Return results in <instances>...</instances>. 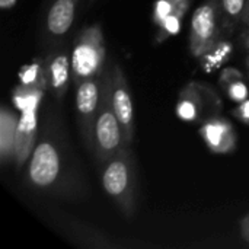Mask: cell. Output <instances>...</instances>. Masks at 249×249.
<instances>
[{
  "label": "cell",
  "instance_id": "obj_1",
  "mask_svg": "<svg viewBox=\"0 0 249 249\" xmlns=\"http://www.w3.org/2000/svg\"><path fill=\"white\" fill-rule=\"evenodd\" d=\"M101 182L105 194L125 217L136 210V169L130 147H124L102 163Z\"/></svg>",
  "mask_w": 249,
  "mask_h": 249
},
{
  "label": "cell",
  "instance_id": "obj_2",
  "mask_svg": "<svg viewBox=\"0 0 249 249\" xmlns=\"http://www.w3.org/2000/svg\"><path fill=\"white\" fill-rule=\"evenodd\" d=\"M107 45L98 23L85 26L76 36L71 48V80L74 86L88 79L104 74Z\"/></svg>",
  "mask_w": 249,
  "mask_h": 249
},
{
  "label": "cell",
  "instance_id": "obj_3",
  "mask_svg": "<svg viewBox=\"0 0 249 249\" xmlns=\"http://www.w3.org/2000/svg\"><path fill=\"white\" fill-rule=\"evenodd\" d=\"M124 147H130L125 143L121 124L115 115L111 101V71H105L102 101L98 111L93 130V149L101 163L111 159Z\"/></svg>",
  "mask_w": 249,
  "mask_h": 249
},
{
  "label": "cell",
  "instance_id": "obj_4",
  "mask_svg": "<svg viewBox=\"0 0 249 249\" xmlns=\"http://www.w3.org/2000/svg\"><path fill=\"white\" fill-rule=\"evenodd\" d=\"M63 174L64 162L58 146L47 137L42 139L28 160L26 177L29 184L39 191H51L58 188Z\"/></svg>",
  "mask_w": 249,
  "mask_h": 249
},
{
  "label": "cell",
  "instance_id": "obj_5",
  "mask_svg": "<svg viewBox=\"0 0 249 249\" xmlns=\"http://www.w3.org/2000/svg\"><path fill=\"white\" fill-rule=\"evenodd\" d=\"M217 0H207L196 9L191 18L190 51L194 57H204L217 44Z\"/></svg>",
  "mask_w": 249,
  "mask_h": 249
},
{
  "label": "cell",
  "instance_id": "obj_6",
  "mask_svg": "<svg viewBox=\"0 0 249 249\" xmlns=\"http://www.w3.org/2000/svg\"><path fill=\"white\" fill-rule=\"evenodd\" d=\"M104 74L88 79L76 86V112L82 134L89 146H93V130L102 101Z\"/></svg>",
  "mask_w": 249,
  "mask_h": 249
},
{
  "label": "cell",
  "instance_id": "obj_7",
  "mask_svg": "<svg viewBox=\"0 0 249 249\" xmlns=\"http://www.w3.org/2000/svg\"><path fill=\"white\" fill-rule=\"evenodd\" d=\"M111 101L115 115L121 124L125 143L130 146L134 139V107L128 82L123 69L117 63L111 69Z\"/></svg>",
  "mask_w": 249,
  "mask_h": 249
},
{
  "label": "cell",
  "instance_id": "obj_8",
  "mask_svg": "<svg viewBox=\"0 0 249 249\" xmlns=\"http://www.w3.org/2000/svg\"><path fill=\"white\" fill-rule=\"evenodd\" d=\"M36 127L38 117L36 109H28L20 114L16 140H15V158L13 163L18 169H20L25 163H28L36 143Z\"/></svg>",
  "mask_w": 249,
  "mask_h": 249
},
{
  "label": "cell",
  "instance_id": "obj_9",
  "mask_svg": "<svg viewBox=\"0 0 249 249\" xmlns=\"http://www.w3.org/2000/svg\"><path fill=\"white\" fill-rule=\"evenodd\" d=\"M200 134L206 142L207 147L213 153L225 155L231 153L236 147V134L232 124L225 118H210L201 128Z\"/></svg>",
  "mask_w": 249,
  "mask_h": 249
},
{
  "label": "cell",
  "instance_id": "obj_10",
  "mask_svg": "<svg viewBox=\"0 0 249 249\" xmlns=\"http://www.w3.org/2000/svg\"><path fill=\"white\" fill-rule=\"evenodd\" d=\"M48 89L57 99H63L71 79V55L66 51L53 53L45 60Z\"/></svg>",
  "mask_w": 249,
  "mask_h": 249
},
{
  "label": "cell",
  "instance_id": "obj_11",
  "mask_svg": "<svg viewBox=\"0 0 249 249\" xmlns=\"http://www.w3.org/2000/svg\"><path fill=\"white\" fill-rule=\"evenodd\" d=\"M77 0H55L45 19L47 31L51 36H63L71 28L76 18Z\"/></svg>",
  "mask_w": 249,
  "mask_h": 249
},
{
  "label": "cell",
  "instance_id": "obj_12",
  "mask_svg": "<svg viewBox=\"0 0 249 249\" xmlns=\"http://www.w3.org/2000/svg\"><path fill=\"white\" fill-rule=\"evenodd\" d=\"M20 115L7 107L0 109V160L1 165L13 162L15 158V140Z\"/></svg>",
  "mask_w": 249,
  "mask_h": 249
},
{
  "label": "cell",
  "instance_id": "obj_13",
  "mask_svg": "<svg viewBox=\"0 0 249 249\" xmlns=\"http://www.w3.org/2000/svg\"><path fill=\"white\" fill-rule=\"evenodd\" d=\"M200 112H201V96L198 90L193 85H190L179 95L177 114L181 120L191 123L200 117Z\"/></svg>",
  "mask_w": 249,
  "mask_h": 249
},
{
  "label": "cell",
  "instance_id": "obj_14",
  "mask_svg": "<svg viewBox=\"0 0 249 249\" xmlns=\"http://www.w3.org/2000/svg\"><path fill=\"white\" fill-rule=\"evenodd\" d=\"M190 3L191 0H156L152 13L153 23L159 28L169 16H178L184 19Z\"/></svg>",
  "mask_w": 249,
  "mask_h": 249
},
{
  "label": "cell",
  "instance_id": "obj_15",
  "mask_svg": "<svg viewBox=\"0 0 249 249\" xmlns=\"http://www.w3.org/2000/svg\"><path fill=\"white\" fill-rule=\"evenodd\" d=\"M44 90L45 89L34 86V85L19 83V86L15 88L13 95H12L15 108L19 109L20 112L28 111V109H38V105H39Z\"/></svg>",
  "mask_w": 249,
  "mask_h": 249
},
{
  "label": "cell",
  "instance_id": "obj_16",
  "mask_svg": "<svg viewBox=\"0 0 249 249\" xmlns=\"http://www.w3.org/2000/svg\"><path fill=\"white\" fill-rule=\"evenodd\" d=\"M19 80L23 85H34L42 89H48L45 63L42 60H34L32 63L23 66L19 71Z\"/></svg>",
  "mask_w": 249,
  "mask_h": 249
},
{
  "label": "cell",
  "instance_id": "obj_17",
  "mask_svg": "<svg viewBox=\"0 0 249 249\" xmlns=\"http://www.w3.org/2000/svg\"><path fill=\"white\" fill-rule=\"evenodd\" d=\"M232 53V45L226 41H217V44L204 55L201 57V60H204L206 63H203L206 70H213L217 66H220L223 61H226L229 58Z\"/></svg>",
  "mask_w": 249,
  "mask_h": 249
},
{
  "label": "cell",
  "instance_id": "obj_18",
  "mask_svg": "<svg viewBox=\"0 0 249 249\" xmlns=\"http://www.w3.org/2000/svg\"><path fill=\"white\" fill-rule=\"evenodd\" d=\"M225 88H226V92H228L229 98L233 102H236V104H241V102L247 101L249 98L248 86L245 85V82L242 80V77L233 79L232 82L226 83Z\"/></svg>",
  "mask_w": 249,
  "mask_h": 249
},
{
  "label": "cell",
  "instance_id": "obj_19",
  "mask_svg": "<svg viewBox=\"0 0 249 249\" xmlns=\"http://www.w3.org/2000/svg\"><path fill=\"white\" fill-rule=\"evenodd\" d=\"M247 1L248 0H222V9L226 18L232 22H238L239 19H242Z\"/></svg>",
  "mask_w": 249,
  "mask_h": 249
},
{
  "label": "cell",
  "instance_id": "obj_20",
  "mask_svg": "<svg viewBox=\"0 0 249 249\" xmlns=\"http://www.w3.org/2000/svg\"><path fill=\"white\" fill-rule=\"evenodd\" d=\"M233 115L239 121H242V123H245V124L249 125V99L238 104V107L233 109Z\"/></svg>",
  "mask_w": 249,
  "mask_h": 249
},
{
  "label": "cell",
  "instance_id": "obj_21",
  "mask_svg": "<svg viewBox=\"0 0 249 249\" xmlns=\"http://www.w3.org/2000/svg\"><path fill=\"white\" fill-rule=\"evenodd\" d=\"M238 77H242L241 71L233 70V69H226V70H223V73H222L220 83H222V85H226V83H229V82H232L233 79H238Z\"/></svg>",
  "mask_w": 249,
  "mask_h": 249
},
{
  "label": "cell",
  "instance_id": "obj_22",
  "mask_svg": "<svg viewBox=\"0 0 249 249\" xmlns=\"http://www.w3.org/2000/svg\"><path fill=\"white\" fill-rule=\"evenodd\" d=\"M241 236L247 244H249V213H247L241 220Z\"/></svg>",
  "mask_w": 249,
  "mask_h": 249
},
{
  "label": "cell",
  "instance_id": "obj_23",
  "mask_svg": "<svg viewBox=\"0 0 249 249\" xmlns=\"http://www.w3.org/2000/svg\"><path fill=\"white\" fill-rule=\"evenodd\" d=\"M242 22L249 26V0L247 1V6H245V12H244V16H242Z\"/></svg>",
  "mask_w": 249,
  "mask_h": 249
},
{
  "label": "cell",
  "instance_id": "obj_24",
  "mask_svg": "<svg viewBox=\"0 0 249 249\" xmlns=\"http://www.w3.org/2000/svg\"><path fill=\"white\" fill-rule=\"evenodd\" d=\"M242 44H244V47H245L247 50H249V31L242 35Z\"/></svg>",
  "mask_w": 249,
  "mask_h": 249
},
{
  "label": "cell",
  "instance_id": "obj_25",
  "mask_svg": "<svg viewBox=\"0 0 249 249\" xmlns=\"http://www.w3.org/2000/svg\"><path fill=\"white\" fill-rule=\"evenodd\" d=\"M16 0H0V3H1V6H4V7H10V6H13V3H15Z\"/></svg>",
  "mask_w": 249,
  "mask_h": 249
},
{
  "label": "cell",
  "instance_id": "obj_26",
  "mask_svg": "<svg viewBox=\"0 0 249 249\" xmlns=\"http://www.w3.org/2000/svg\"><path fill=\"white\" fill-rule=\"evenodd\" d=\"M247 66H248V69H249V55H248V58H247Z\"/></svg>",
  "mask_w": 249,
  "mask_h": 249
}]
</instances>
